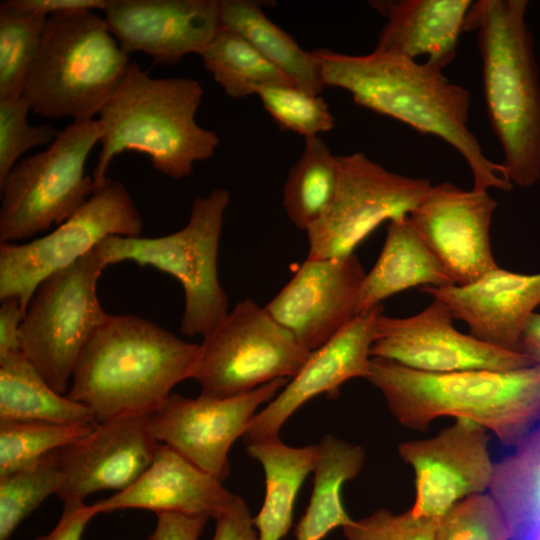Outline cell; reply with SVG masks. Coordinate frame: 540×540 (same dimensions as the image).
Instances as JSON below:
<instances>
[{
	"mask_svg": "<svg viewBox=\"0 0 540 540\" xmlns=\"http://www.w3.org/2000/svg\"><path fill=\"white\" fill-rule=\"evenodd\" d=\"M326 86L347 91L364 108L394 118L423 134L441 138L465 159L474 190L513 184L502 164L489 160L468 128L470 93L450 82L443 71L425 62L374 50L348 55L314 51Z\"/></svg>",
	"mask_w": 540,
	"mask_h": 540,
	"instance_id": "6da1fadb",
	"label": "cell"
},
{
	"mask_svg": "<svg viewBox=\"0 0 540 540\" xmlns=\"http://www.w3.org/2000/svg\"><path fill=\"white\" fill-rule=\"evenodd\" d=\"M198 347L143 317L109 314L82 350L66 395L97 424L150 415L189 379Z\"/></svg>",
	"mask_w": 540,
	"mask_h": 540,
	"instance_id": "7a4b0ae2",
	"label": "cell"
},
{
	"mask_svg": "<svg viewBox=\"0 0 540 540\" xmlns=\"http://www.w3.org/2000/svg\"><path fill=\"white\" fill-rule=\"evenodd\" d=\"M367 380L403 426L424 430L436 418L471 420L515 447L540 422V366L508 371L427 373L372 358Z\"/></svg>",
	"mask_w": 540,
	"mask_h": 540,
	"instance_id": "3957f363",
	"label": "cell"
},
{
	"mask_svg": "<svg viewBox=\"0 0 540 540\" xmlns=\"http://www.w3.org/2000/svg\"><path fill=\"white\" fill-rule=\"evenodd\" d=\"M201 84L187 77L153 78L136 62L99 113L101 149L92 179L94 192L108 182V167L124 151L147 155L155 170L173 179L192 174L195 162L211 158L220 139L195 120Z\"/></svg>",
	"mask_w": 540,
	"mask_h": 540,
	"instance_id": "277c9868",
	"label": "cell"
},
{
	"mask_svg": "<svg viewBox=\"0 0 540 540\" xmlns=\"http://www.w3.org/2000/svg\"><path fill=\"white\" fill-rule=\"evenodd\" d=\"M526 0H479L465 31H475L490 125L506 178L521 187L540 179V81Z\"/></svg>",
	"mask_w": 540,
	"mask_h": 540,
	"instance_id": "5b68a950",
	"label": "cell"
},
{
	"mask_svg": "<svg viewBox=\"0 0 540 540\" xmlns=\"http://www.w3.org/2000/svg\"><path fill=\"white\" fill-rule=\"evenodd\" d=\"M129 64L105 18L93 11L50 16L22 96L41 117L91 120Z\"/></svg>",
	"mask_w": 540,
	"mask_h": 540,
	"instance_id": "8992f818",
	"label": "cell"
},
{
	"mask_svg": "<svg viewBox=\"0 0 540 540\" xmlns=\"http://www.w3.org/2000/svg\"><path fill=\"white\" fill-rule=\"evenodd\" d=\"M229 191L216 188L197 196L187 224L160 237L109 236L96 249L107 266L132 261L175 277L185 295L180 331L186 336L209 334L229 313L228 297L217 272L219 242Z\"/></svg>",
	"mask_w": 540,
	"mask_h": 540,
	"instance_id": "52a82bcc",
	"label": "cell"
},
{
	"mask_svg": "<svg viewBox=\"0 0 540 540\" xmlns=\"http://www.w3.org/2000/svg\"><path fill=\"white\" fill-rule=\"evenodd\" d=\"M100 140L97 120L73 121L49 147L22 159L0 181V244L59 226L93 195L87 158Z\"/></svg>",
	"mask_w": 540,
	"mask_h": 540,
	"instance_id": "ba28073f",
	"label": "cell"
},
{
	"mask_svg": "<svg viewBox=\"0 0 540 540\" xmlns=\"http://www.w3.org/2000/svg\"><path fill=\"white\" fill-rule=\"evenodd\" d=\"M106 267L93 249L44 279L26 308L19 330L20 352L60 394H67L82 350L109 317L97 297V283Z\"/></svg>",
	"mask_w": 540,
	"mask_h": 540,
	"instance_id": "9c48e42d",
	"label": "cell"
},
{
	"mask_svg": "<svg viewBox=\"0 0 540 540\" xmlns=\"http://www.w3.org/2000/svg\"><path fill=\"white\" fill-rule=\"evenodd\" d=\"M310 354L264 307L244 298L203 337L189 379L203 397L229 398L293 378Z\"/></svg>",
	"mask_w": 540,
	"mask_h": 540,
	"instance_id": "30bf717a",
	"label": "cell"
},
{
	"mask_svg": "<svg viewBox=\"0 0 540 540\" xmlns=\"http://www.w3.org/2000/svg\"><path fill=\"white\" fill-rule=\"evenodd\" d=\"M142 218L125 186L110 179L66 221L27 243L0 244V299L15 296L25 313L38 285L109 236H141Z\"/></svg>",
	"mask_w": 540,
	"mask_h": 540,
	"instance_id": "8fae6325",
	"label": "cell"
},
{
	"mask_svg": "<svg viewBox=\"0 0 540 540\" xmlns=\"http://www.w3.org/2000/svg\"><path fill=\"white\" fill-rule=\"evenodd\" d=\"M340 179L324 216L307 231V258H337L354 250L385 221L409 217L430 191L428 179L391 172L361 152L338 155Z\"/></svg>",
	"mask_w": 540,
	"mask_h": 540,
	"instance_id": "7c38bea8",
	"label": "cell"
},
{
	"mask_svg": "<svg viewBox=\"0 0 540 540\" xmlns=\"http://www.w3.org/2000/svg\"><path fill=\"white\" fill-rule=\"evenodd\" d=\"M448 307L438 299L405 318L383 313L377 322L372 358L427 373L508 371L534 365L519 351L503 349L458 331Z\"/></svg>",
	"mask_w": 540,
	"mask_h": 540,
	"instance_id": "4fadbf2b",
	"label": "cell"
},
{
	"mask_svg": "<svg viewBox=\"0 0 540 540\" xmlns=\"http://www.w3.org/2000/svg\"><path fill=\"white\" fill-rule=\"evenodd\" d=\"M289 380L276 379L223 399L171 394L150 414V431L159 443L222 481L229 474L231 446L243 436L257 409L270 402Z\"/></svg>",
	"mask_w": 540,
	"mask_h": 540,
	"instance_id": "5bb4252c",
	"label": "cell"
},
{
	"mask_svg": "<svg viewBox=\"0 0 540 540\" xmlns=\"http://www.w3.org/2000/svg\"><path fill=\"white\" fill-rule=\"evenodd\" d=\"M488 443L486 429L463 418L431 438L401 443L398 452L415 475L411 512L440 519L461 500L489 490L495 463Z\"/></svg>",
	"mask_w": 540,
	"mask_h": 540,
	"instance_id": "9a60e30c",
	"label": "cell"
},
{
	"mask_svg": "<svg viewBox=\"0 0 540 540\" xmlns=\"http://www.w3.org/2000/svg\"><path fill=\"white\" fill-rule=\"evenodd\" d=\"M365 275L355 254L306 258L264 308L312 352L357 315L358 295Z\"/></svg>",
	"mask_w": 540,
	"mask_h": 540,
	"instance_id": "2e32d148",
	"label": "cell"
},
{
	"mask_svg": "<svg viewBox=\"0 0 540 540\" xmlns=\"http://www.w3.org/2000/svg\"><path fill=\"white\" fill-rule=\"evenodd\" d=\"M496 207L487 191L443 182L432 185L409 216L455 285L472 283L498 267L490 243Z\"/></svg>",
	"mask_w": 540,
	"mask_h": 540,
	"instance_id": "e0dca14e",
	"label": "cell"
},
{
	"mask_svg": "<svg viewBox=\"0 0 540 540\" xmlns=\"http://www.w3.org/2000/svg\"><path fill=\"white\" fill-rule=\"evenodd\" d=\"M149 416L122 417L98 423L78 441L54 451L65 502L84 501L90 494L132 485L152 463L159 442Z\"/></svg>",
	"mask_w": 540,
	"mask_h": 540,
	"instance_id": "ac0fdd59",
	"label": "cell"
},
{
	"mask_svg": "<svg viewBox=\"0 0 540 540\" xmlns=\"http://www.w3.org/2000/svg\"><path fill=\"white\" fill-rule=\"evenodd\" d=\"M382 313L381 304L356 315L331 340L312 351L301 370L250 421L241 437L246 445L279 438L282 426L306 402L336 392L352 378L367 379Z\"/></svg>",
	"mask_w": 540,
	"mask_h": 540,
	"instance_id": "d6986e66",
	"label": "cell"
},
{
	"mask_svg": "<svg viewBox=\"0 0 540 540\" xmlns=\"http://www.w3.org/2000/svg\"><path fill=\"white\" fill-rule=\"evenodd\" d=\"M104 13L128 55L142 52L162 65L200 55L221 25L219 0H109Z\"/></svg>",
	"mask_w": 540,
	"mask_h": 540,
	"instance_id": "ffe728a7",
	"label": "cell"
},
{
	"mask_svg": "<svg viewBox=\"0 0 540 540\" xmlns=\"http://www.w3.org/2000/svg\"><path fill=\"white\" fill-rule=\"evenodd\" d=\"M443 302L469 334L488 344L518 351L522 334L540 305V273L521 274L499 266L467 285L423 287Z\"/></svg>",
	"mask_w": 540,
	"mask_h": 540,
	"instance_id": "44dd1931",
	"label": "cell"
},
{
	"mask_svg": "<svg viewBox=\"0 0 540 540\" xmlns=\"http://www.w3.org/2000/svg\"><path fill=\"white\" fill-rule=\"evenodd\" d=\"M234 495L221 480L159 443L152 463L132 485L92 505L97 514L137 508L216 518Z\"/></svg>",
	"mask_w": 540,
	"mask_h": 540,
	"instance_id": "7402d4cb",
	"label": "cell"
},
{
	"mask_svg": "<svg viewBox=\"0 0 540 540\" xmlns=\"http://www.w3.org/2000/svg\"><path fill=\"white\" fill-rule=\"evenodd\" d=\"M474 1L391 0L373 6L387 19L375 50L425 63L441 71L457 53L460 35Z\"/></svg>",
	"mask_w": 540,
	"mask_h": 540,
	"instance_id": "603a6c76",
	"label": "cell"
},
{
	"mask_svg": "<svg viewBox=\"0 0 540 540\" xmlns=\"http://www.w3.org/2000/svg\"><path fill=\"white\" fill-rule=\"evenodd\" d=\"M440 261L416 231L410 217L389 222L380 255L366 273L357 315L406 289L454 285Z\"/></svg>",
	"mask_w": 540,
	"mask_h": 540,
	"instance_id": "cb8c5ba5",
	"label": "cell"
},
{
	"mask_svg": "<svg viewBox=\"0 0 540 540\" xmlns=\"http://www.w3.org/2000/svg\"><path fill=\"white\" fill-rule=\"evenodd\" d=\"M246 452L265 474L264 502L252 519L258 540H282L292 525L297 494L314 472L318 444L292 447L275 438L247 444Z\"/></svg>",
	"mask_w": 540,
	"mask_h": 540,
	"instance_id": "d4e9b609",
	"label": "cell"
},
{
	"mask_svg": "<svg viewBox=\"0 0 540 540\" xmlns=\"http://www.w3.org/2000/svg\"><path fill=\"white\" fill-rule=\"evenodd\" d=\"M220 24L239 34L301 90L320 95L326 87L314 51L303 50L263 12L260 2L219 0Z\"/></svg>",
	"mask_w": 540,
	"mask_h": 540,
	"instance_id": "484cf974",
	"label": "cell"
},
{
	"mask_svg": "<svg viewBox=\"0 0 540 540\" xmlns=\"http://www.w3.org/2000/svg\"><path fill=\"white\" fill-rule=\"evenodd\" d=\"M364 462L365 452L360 446L334 435L320 440L313 491L296 525V540H323L331 531L353 520L343 506L342 488L360 473Z\"/></svg>",
	"mask_w": 540,
	"mask_h": 540,
	"instance_id": "4316f807",
	"label": "cell"
},
{
	"mask_svg": "<svg viewBox=\"0 0 540 540\" xmlns=\"http://www.w3.org/2000/svg\"><path fill=\"white\" fill-rule=\"evenodd\" d=\"M0 420L97 424L83 404L55 391L20 351L0 356Z\"/></svg>",
	"mask_w": 540,
	"mask_h": 540,
	"instance_id": "83f0119b",
	"label": "cell"
},
{
	"mask_svg": "<svg viewBox=\"0 0 540 540\" xmlns=\"http://www.w3.org/2000/svg\"><path fill=\"white\" fill-rule=\"evenodd\" d=\"M489 493L507 518L512 540H526L540 526V422L495 463Z\"/></svg>",
	"mask_w": 540,
	"mask_h": 540,
	"instance_id": "f1b7e54d",
	"label": "cell"
},
{
	"mask_svg": "<svg viewBox=\"0 0 540 540\" xmlns=\"http://www.w3.org/2000/svg\"><path fill=\"white\" fill-rule=\"evenodd\" d=\"M339 179L338 155H333L319 136L306 138L283 187V207L299 230L307 231L328 211Z\"/></svg>",
	"mask_w": 540,
	"mask_h": 540,
	"instance_id": "f546056e",
	"label": "cell"
},
{
	"mask_svg": "<svg viewBox=\"0 0 540 540\" xmlns=\"http://www.w3.org/2000/svg\"><path fill=\"white\" fill-rule=\"evenodd\" d=\"M200 56L213 79L235 100L265 87L295 85L244 38L221 25Z\"/></svg>",
	"mask_w": 540,
	"mask_h": 540,
	"instance_id": "4dcf8cb0",
	"label": "cell"
},
{
	"mask_svg": "<svg viewBox=\"0 0 540 540\" xmlns=\"http://www.w3.org/2000/svg\"><path fill=\"white\" fill-rule=\"evenodd\" d=\"M47 17L0 3V99L22 96Z\"/></svg>",
	"mask_w": 540,
	"mask_h": 540,
	"instance_id": "1f68e13d",
	"label": "cell"
},
{
	"mask_svg": "<svg viewBox=\"0 0 540 540\" xmlns=\"http://www.w3.org/2000/svg\"><path fill=\"white\" fill-rule=\"evenodd\" d=\"M96 425L0 420V476L78 441Z\"/></svg>",
	"mask_w": 540,
	"mask_h": 540,
	"instance_id": "d6a6232c",
	"label": "cell"
},
{
	"mask_svg": "<svg viewBox=\"0 0 540 540\" xmlns=\"http://www.w3.org/2000/svg\"><path fill=\"white\" fill-rule=\"evenodd\" d=\"M60 474L54 452L34 464L0 476V540H9L21 522L57 494Z\"/></svg>",
	"mask_w": 540,
	"mask_h": 540,
	"instance_id": "836d02e7",
	"label": "cell"
},
{
	"mask_svg": "<svg viewBox=\"0 0 540 540\" xmlns=\"http://www.w3.org/2000/svg\"><path fill=\"white\" fill-rule=\"evenodd\" d=\"M256 95L282 129L302 135L305 139L317 137L335 126L334 117L324 99L295 85L265 87L258 90Z\"/></svg>",
	"mask_w": 540,
	"mask_h": 540,
	"instance_id": "e575fe53",
	"label": "cell"
},
{
	"mask_svg": "<svg viewBox=\"0 0 540 540\" xmlns=\"http://www.w3.org/2000/svg\"><path fill=\"white\" fill-rule=\"evenodd\" d=\"M436 540H512L507 518L490 493L469 496L439 519Z\"/></svg>",
	"mask_w": 540,
	"mask_h": 540,
	"instance_id": "d590c367",
	"label": "cell"
},
{
	"mask_svg": "<svg viewBox=\"0 0 540 540\" xmlns=\"http://www.w3.org/2000/svg\"><path fill=\"white\" fill-rule=\"evenodd\" d=\"M30 110L23 96L0 99V181L26 151L50 145L58 134L51 124L30 125L27 121Z\"/></svg>",
	"mask_w": 540,
	"mask_h": 540,
	"instance_id": "8d00e7d4",
	"label": "cell"
},
{
	"mask_svg": "<svg viewBox=\"0 0 540 540\" xmlns=\"http://www.w3.org/2000/svg\"><path fill=\"white\" fill-rule=\"evenodd\" d=\"M439 519L379 509L343 527L346 540H436Z\"/></svg>",
	"mask_w": 540,
	"mask_h": 540,
	"instance_id": "74e56055",
	"label": "cell"
},
{
	"mask_svg": "<svg viewBox=\"0 0 540 540\" xmlns=\"http://www.w3.org/2000/svg\"><path fill=\"white\" fill-rule=\"evenodd\" d=\"M212 540H258V533L246 502L234 495L229 505L215 518Z\"/></svg>",
	"mask_w": 540,
	"mask_h": 540,
	"instance_id": "f35d334b",
	"label": "cell"
},
{
	"mask_svg": "<svg viewBox=\"0 0 540 540\" xmlns=\"http://www.w3.org/2000/svg\"><path fill=\"white\" fill-rule=\"evenodd\" d=\"M157 523L146 540H198L207 523L206 516L157 513Z\"/></svg>",
	"mask_w": 540,
	"mask_h": 540,
	"instance_id": "ab89813d",
	"label": "cell"
},
{
	"mask_svg": "<svg viewBox=\"0 0 540 540\" xmlns=\"http://www.w3.org/2000/svg\"><path fill=\"white\" fill-rule=\"evenodd\" d=\"M96 515L93 505L84 501L65 502L55 527L34 540H81L86 525Z\"/></svg>",
	"mask_w": 540,
	"mask_h": 540,
	"instance_id": "60d3db41",
	"label": "cell"
},
{
	"mask_svg": "<svg viewBox=\"0 0 540 540\" xmlns=\"http://www.w3.org/2000/svg\"><path fill=\"white\" fill-rule=\"evenodd\" d=\"M18 9L41 14L45 17L77 12L105 11L109 0H9Z\"/></svg>",
	"mask_w": 540,
	"mask_h": 540,
	"instance_id": "b9f144b4",
	"label": "cell"
},
{
	"mask_svg": "<svg viewBox=\"0 0 540 540\" xmlns=\"http://www.w3.org/2000/svg\"><path fill=\"white\" fill-rule=\"evenodd\" d=\"M0 356L19 352V330L24 311L19 299L9 296L0 299Z\"/></svg>",
	"mask_w": 540,
	"mask_h": 540,
	"instance_id": "7bdbcfd3",
	"label": "cell"
},
{
	"mask_svg": "<svg viewBox=\"0 0 540 540\" xmlns=\"http://www.w3.org/2000/svg\"><path fill=\"white\" fill-rule=\"evenodd\" d=\"M518 351L540 366V313H534L528 321L519 342Z\"/></svg>",
	"mask_w": 540,
	"mask_h": 540,
	"instance_id": "ee69618b",
	"label": "cell"
},
{
	"mask_svg": "<svg viewBox=\"0 0 540 540\" xmlns=\"http://www.w3.org/2000/svg\"><path fill=\"white\" fill-rule=\"evenodd\" d=\"M526 540H540V526Z\"/></svg>",
	"mask_w": 540,
	"mask_h": 540,
	"instance_id": "f6af8a7d",
	"label": "cell"
}]
</instances>
